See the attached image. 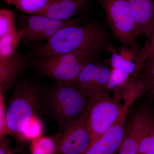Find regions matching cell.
<instances>
[{
    "instance_id": "cell-26",
    "label": "cell",
    "mask_w": 154,
    "mask_h": 154,
    "mask_svg": "<svg viewBox=\"0 0 154 154\" xmlns=\"http://www.w3.org/2000/svg\"><path fill=\"white\" fill-rule=\"evenodd\" d=\"M8 154H13V153H12V152H11V151L9 152L8 153Z\"/></svg>"
},
{
    "instance_id": "cell-13",
    "label": "cell",
    "mask_w": 154,
    "mask_h": 154,
    "mask_svg": "<svg viewBox=\"0 0 154 154\" xmlns=\"http://www.w3.org/2000/svg\"><path fill=\"white\" fill-rule=\"evenodd\" d=\"M27 65L26 58L16 51L0 56V91L4 92L14 85Z\"/></svg>"
},
{
    "instance_id": "cell-24",
    "label": "cell",
    "mask_w": 154,
    "mask_h": 154,
    "mask_svg": "<svg viewBox=\"0 0 154 154\" xmlns=\"http://www.w3.org/2000/svg\"><path fill=\"white\" fill-rule=\"evenodd\" d=\"M4 92L0 91V137L1 139L9 134L7 125V109L4 97Z\"/></svg>"
},
{
    "instance_id": "cell-8",
    "label": "cell",
    "mask_w": 154,
    "mask_h": 154,
    "mask_svg": "<svg viewBox=\"0 0 154 154\" xmlns=\"http://www.w3.org/2000/svg\"><path fill=\"white\" fill-rule=\"evenodd\" d=\"M110 69L94 61L84 67L72 85L89 98L109 94L107 84Z\"/></svg>"
},
{
    "instance_id": "cell-27",
    "label": "cell",
    "mask_w": 154,
    "mask_h": 154,
    "mask_svg": "<svg viewBox=\"0 0 154 154\" xmlns=\"http://www.w3.org/2000/svg\"></svg>"
},
{
    "instance_id": "cell-22",
    "label": "cell",
    "mask_w": 154,
    "mask_h": 154,
    "mask_svg": "<svg viewBox=\"0 0 154 154\" xmlns=\"http://www.w3.org/2000/svg\"><path fill=\"white\" fill-rule=\"evenodd\" d=\"M154 53V25L149 36L138 55L136 61V69L133 78L137 77L142 67L146 60Z\"/></svg>"
},
{
    "instance_id": "cell-17",
    "label": "cell",
    "mask_w": 154,
    "mask_h": 154,
    "mask_svg": "<svg viewBox=\"0 0 154 154\" xmlns=\"http://www.w3.org/2000/svg\"><path fill=\"white\" fill-rule=\"evenodd\" d=\"M137 154H154V109L148 105Z\"/></svg>"
},
{
    "instance_id": "cell-5",
    "label": "cell",
    "mask_w": 154,
    "mask_h": 154,
    "mask_svg": "<svg viewBox=\"0 0 154 154\" xmlns=\"http://www.w3.org/2000/svg\"><path fill=\"white\" fill-rule=\"evenodd\" d=\"M125 106L109 94L90 98L85 116L91 145L115 124Z\"/></svg>"
},
{
    "instance_id": "cell-25",
    "label": "cell",
    "mask_w": 154,
    "mask_h": 154,
    "mask_svg": "<svg viewBox=\"0 0 154 154\" xmlns=\"http://www.w3.org/2000/svg\"><path fill=\"white\" fill-rule=\"evenodd\" d=\"M149 95L154 99V88L152 89L149 92Z\"/></svg>"
},
{
    "instance_id": "cell-23",
    "label": "cell",
    "mask_w": 154,
    "mask_h": 154,
    "mask_svg": "<svg viewBox=\"0 0 154 154\" xmlns=\"http://www.w3.org/2000/svg\"><path fill=\"white\" fill-rule=\"evenodd\" d=\"M42 132L43 124L39 117H37L30 122L21 138L25 140L33 141L41 137Z\"/></svg>"
},
{
    "instance_id": "cell-16",
    "label": "cell",
    "mask_w": 154,
    "mask_h": 154,
    "mask_svg": "<svg viewBox=\"0 0 154 154\" xmlns=\"http://www.w3.org/2000/svg\"><path fill=\"white\" fill-rule=\"evenodd\" d=\"M133 47L121 48L110 50V62L112 68L118 69L130 75L134 74L136 69V61L138 56Z\"/></svg>"
},
{
    "instance_id": "cell-6",
    "label": "cell",
    "mask_w": 154,
    "mask_h": 154,
    "mask_svg": "<svg viewBox=\"0 0 154 154\" xmlns=\"http://www.w3.org/2000/svg\"><path fill=\"white\" fill-rule=\"evenodd\" d=\"M98 2L115 38L122 44L133 47L140 34L128 0H98Z\"/></svg>"
},
{
    "instance_id": "cell-7",
    "label": "cell",
    "mask_w": 154,
    "mask_h": 154,
    "mask_svg": "<svg viewBox=\"0 0 154 154\" xmlns=\"http://www.w3.org/2000/svg\"><path fill=\"white\" fill-rule=\"evenodd\" d=\"M85 17H74L66 20L52 19L44 16L32 15L22 17L18 23L21 40L25 43L48 41L57 31L70 25L82 24Z\"/></svg>"
},
{
    "instance_id": "cell-20",
    "label": "cell",
    "mask_w": 154,
    "mask_h": 154,
    "mask_svg": "<svg viewBox=\"0 0 154 154\" xmlns=\"http://www.w3.org/2000/svg\"><path fill=\"white\" fill-rule=\"evenodd\" d=\"M31 154H57V139L48 137H40L32 141Z\"/></svg>"
},
{
    "instance_id": "cell-21",
    "label": "cell",
    "mask_w": 154,
    "mask_h": 154,
    "mask_svg": "<svg viewBox=\"0 0 154 154\" xmlns=\"http://www.w3.org/2000/svg\"><path fill=\"white\" fill-rule=\"evenodd\" d=\"M130 75L118 69L111 67L107 84L108 92L114 91L117 92L127 86L132 78Z\"/></svg>"
},
{
    "instance_id": "cell-3",
    "label": "cell",
    "mask_w": 154,
    "mask_h": 154,
    "mask_svg": "<svg viewBox=\"0 0 154 154\" xmlns=\"http://www.w3.org/2000/svg\"><path fill=\"white\" fill-rule=\"evenodd\" d=\"M43 89L36 83L23 81L17 84L7 109L9 134L22 137L30 122L41 114Z\"/></svg>"
},
{
    "instance_id": "cell-10",
    "label": "cell",
    "mask_w": 154,
    "mask_h": 154,
    "mask_svg": "<svg viewBox=\"0 0 154 154\" xmlns=\"http://www.w3.org/2000/svg\"><path fill=\"white\" fill-rule=\"evenodd\" d=\"M57 139V154H83L91 144L85 115L65 129Z\"/></svg>"
},
{
    "instance_id": "cell-15",
    "label": "cell",
    "mask_w": 154,
    "mask_h": 154,
    "mask_svg": "<svg viewBox=\"0 0 154 154\" xmlns=\"http://www.w3.org/2000/svg\"><path fill=\"white\" fill-rule=\"evenodd\" d=\"M136 19L140 34L148 38L154 25V0H128Z\"/></svg>"
},
{
    "instance_id": "cell-19",
    "label": "cell",
    "mask_w": 154,
    "mask_h": 154,
    "mask_svg": "<svg viewBox=\"0 0 154 154\" xmlns=\"http://www.w3.org/2000/svg\"><path fill=\"white\" fill-rule=\"evenodd\" d=\"M136 79L141 84L143 94L154 88V53L145 62Z\"/></svg>"
},
{
    "instance_id": "cell-9",
    "label": "cell",
    "mask_w": 154,
    "mask_h": 154,
    "mask_svg": "<svg viewBox=\"0 0 154 154\" xmlns=\"http://www.w3.org/2000/svg\"><path fill=\"white\" fill-rule=\"evenodd\" d=\"M126 106L115 124L96 140L83 154H118L124 140L129 107L134 101H125Z\"/></svg>"
},
{
    "instance_id": "cell-14",
    "label": "cell",
    "mask_w": 154,
    "mask_h": 154,
    "mask_svg": "<svg viewBox=\"0 0 154 154\" xmlns=\"http://www.w3.org/2000/svg\"><path fill=\"white\" fill-rule=\"evenodd\" d=\"M88 0H52L47 8L36 15L59 20H66L85 9Z\"/></svg>"
},
{
    "instance_id": "cell-18",
    "label": "cell",
    "mask_w": 154,
    "mask_h": 154,
    "mask_svg": "<svg viewBox=\"0 0 154 154\" xmlns=\"http://www.w3.org/2000/svg\"><path fill=\"white\" fill-rule=\"evenodd\" d=\"M52 0H5L8 5H13L26 14L36 15L46 8Z\"/></svg>"
},
{
    "instance_id": "cell-11",
    "label": "cell",
    "mask_w": 154,
    "mask_h": 154,
    "mask_svg": "<svg viewBox=\"0 0 154 154\" xmlns=\"http://www.w3.org/2000/svg\"><path fill=\"white\" fill-rule=\"evenodd\" d=\"M148 105L137 107L126 123L123 143L118 154H137Z\"/></svg>"
},
{
    "instance_id": "cell-12",
    "label": "cell",
    "mask_w": 154,
    "mask_h": 154,
    "mask_svg": "<svg viewBox=\"0 0 154 154\" xmlns=\"http://www.w3.org/2000/svg\"><path fill=\"white\" fill-rule=\"evenodd\" d=\"M21 40L18 28L16 27L15 16L13 11L0 10V56L12 54Z\"/></svg>"
},
{
    "instance_id": "cell-1",
    "label": "cell",
    "mask_w": 154,
    "mask_h": 154,
    "mask_svg": "<svg viewBox=\"0 0 154 154\" xmlns=\"http://www.w3.org/2000/svg\"><path fill=\"white\" fill-rule=\"evenodd\" d=\"M112 47L104 28L95 22H90L60 29L48 41L34 48L30 57L34 60L79 51L99 54L104 50L110 51Z\"/></svg>"
},
{
    "instance_id": "cell-4",
    "label": "cell",
    "mask_w": 154,
    "mask_h": 154,
    "mask_svg": "<svg viewBox=\"0 0 154 154\" xmlns=\"http://www.w3.org/2000/svg\"><path fill=\"white\" fill-rule=\"evenodd\" d=\"M99 54L79 51L35 59L33 65L42 74L55 82L72 85L84 67L96 61Z\"/></svg>"
},
{
    "instance_id": "cell-2",
    "label": "cell",
    "mask_w": 154,
    "mask_h": 154,
    "mask_svg": "<svg viewBox=\"0 0 154 154\" xmlns=\"http://www.w3.org/2000/svg\"><path fill=\"white\" fill-rule=\"evenodd\" d=\"M89 99L72 85L55 82L43 89L42 113L51 119L63 130L82 118L87 111Z\"/></svg>"
}]
</instances>
